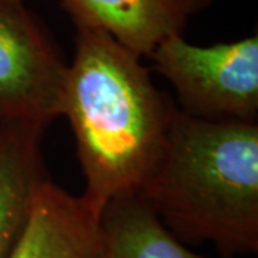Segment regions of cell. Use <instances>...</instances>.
I'll use <instances>...</instances> for the list:
<instances>
[{
    "instance_id": "6da1fadb",
    "label": "cell",
    "mask_w": 258,
    "mask_h": 258,
    "mask_svg": "<svg viewBox=\"0 0 258 258\" xmlns=\"http://www.w3.org/2000/svg\"><path fill=\"white\" fill-rule=\"evenodd\" d=\"M141 57L101 30L78 29L63 111L86 181L83 197L103 210L135 194L164 154L176 108Z\"/></svg>"
},
{
    "instance_id": "7a4b0ae2",
    "label": "cell",
    "mask_w": 258,
    "mask_h": 258,
    "mask_svg": "<svg viewBox=\"0 0 258 258\" xmlns=\"http://www.w3.org/2000/svg\"><path fill=\"white\" fill-rule=\"evenodd\" d=\"M185 245L222 258L258 251V125L176 109L164 154L137 191Z\"/></svg>"
},
{
    "instance_id": "3957f363",
    "label": "cell",
    "mask_w": 258,
    "mask_h": 258,
    "mask_svg": "<svg viewBox=\"0 0 258 258\" xmlns=\"http://www.w3.org/2000/svg\"><path fill=\"white\" fill-rule=\"evenodd\" d=\"M151 59L172 83L185 113L207 120L255 122L258 37L197 46L182 33L164 39Z\"/></svg>"
},
{
    "instance_id": "277c9868",
    "label": "cell",
    "mask_w": 258,
    "mask_h": 258,
    "mask_svg": "<svg viewBox=\"0 0 258 258\" xmlns=\"http://www.w3.org/2000/svg\"><path fill=\"white\" fill-rule=\"evenodd\" d=\"M68 64L23 2L0 3V125L62 116Z\"/></svg>"
},
{
    "instance_id": "5b68a950",
    "label": "cell",
    "mask_w": 258,
    "mask_h": 258,
    "mask_svg": "<svg viewBox=\"0 0 258 258\" xmlns=\"http://www.w3.org/2000/svg\"><path fill=\"white\" fill-rule=\"evenodd\" d=\"M102 211L45 178L9 258H105Z\"/></svg>"
},
{
    "instance_id": "8992f818",
    "label": "cell",
    "mask_w": 258,
    "mask_h": 258,
    "mask_svg": "<svg viewBox=\"0 0 258 258\" xmlns=\"http://www.w3.org/2000/svg\"><path fill=\"white\" fill-rule=\"evenodd\" d=\"M78 29L101 30L137 56L181 35L188 15L176 0H60Z\"/></svg>"
},
{
    "instance_id": "52a82bcc",
    "label": "cell",
    "mask_w": 258,
    "mask_h": 258,
    "mask_svg": "<svg viewBox=\"0 0 258 258\" xmlns=\"http://www.w3.org/2000/svg\"><path fill=\"white\" fill-rule=\"evenodd\" d=\"M43 132L33 125H0V258H9L16 247L37 185L46 178Z\"/></svg>"
},
{
    "instance_id": "ba28073f",
    "label": "cell",
    "mask_w": 258,
    "mask_h": 258,
    "mask_svg": "<svg viewBox=\"0 0 258 258\" xmlns=\"http://www.w3.org/2000/svg\"><path fill=\"white\" fill-rule=\"evenodd\" d=\"M105 258H210L175 238L137 194L105 204L101 215Z\"/></svg>"
},
{
    "instance_id": "9c48e42d",
    "label": "cell",
    "mask_w": 258,
    "mask_h": 258,
    "mask_svg": "<svg viewBox=\"0 0 258 258\" xmlns=\"http://www.w3.org/2000/svg\"><path fill=\"white\" fill-rule=\"evenodd\" d=\"M179 3V6L182 8L185 13L189 16L191 13H195V12H200L203 10L204 8H207L212 0H176Z\"/></svg>"
},
{
    "instance_id": "30bf717a",
    "label": "cell",
    "mask_w": 258,
    "mask_h": 258,
    "mask_svg": "<svg viewBox=\"0 0 258 258\" xmlns=\"http://www.w3.org/2000/svg\"><path fill=\"white\" fill-rule=\"evenodd\" d=\"M23 0H0V3H20Z\"/></svg>"
}]
</instances>
